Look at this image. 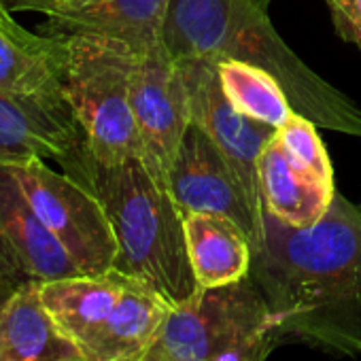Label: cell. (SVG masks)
<instances>
[{"label":"cell","mask_w":361,"mask_h":361,"mask_svg":"<svg viewBox=\"0 0 361 361\" xmlns=\"http://www.w3.org/2000/svg\"><path fill=\"white\" fill-rule=\"evenodd\" d=\"M251 279L264 293L281 340L338 357H361V213L334 196L310 228H293L264 211V236Z\"/></svg>","instance_id":"1"},{"label":"cell","mask_w":361,"mask_h":361,"mask_svg":"<svg viewBox=\"0 0 361 361\" xmlns=\"http://www.w3.org/2000/svg\"><path fill=\"white\" fill-rule=\"evenodd\" d=\"M270 0H170L161 45L178 60H236L270 73L291 109L314 126L361 138V109L319 77L279 37Z\"/></svg>","instance_id":"2"},{"label":"cell","mask_w":361,"mask_h":361,"mask_svg":"<svg viewBox=\"0 0 361 361\" xmlns=\"http://www.w3.org/2000/svg\"><path fill=\"white\" fill-rule=\"evenodd\" d=\"M58 164L102 204L117 243L113 270L147 283L170 306L183 304L200 291L183 215L140 157L102 161L81 142Z\"/></svg>","instance_id":"3"},{"label":"cell","mask_w":361,"mask_h":361,"mask_svg":"<svg viewBox=\"0 0 361 361\" xmlns=\"http://www.w3.org/2000/svg\"><path fill=\"white\" fill-rule=\"evenodd\" d=\"M41 298L85 361L142 359L172 308L147 283L117 270L41 283Z\"/></svg>","instance_id":"4"},{"label":"cell","mask_w":361,"mask_h":361,"mask_svg":"<svg viewBox=\"0 0 361 361\" xmlns=\"http://www.w3.org/2000/svg\"><path fill=\"white\" fill-rule=\"evenodd\" d=\"M276 319L249 276L200 289L172 306L145 357L153 361H266L281 344Z\"/></svg>","instance_id":"5"},{"label":"cell","mask_w":361,"mask_h":361,"mask_svg":"<svg viewBox=\"0 0 361 361\" xmlns=\"http://www.w3.org/2000/svg\"><path fill=\"white\" fill-rule=\"evenodd\" d=\"M56 39L60 41L64 92L83 130L87 151L102 161L140 157L130 98L136 51L98 32H71Z\"/></svg>","instance_id":"6"},{"label":"cell","mask_w":361,"mask_h":361,"mask_svg":"<svg viewBox=\"0 0 361 361\" xmlns=\"http://www.w3.org/2000/svg\"><path fill=\"white\" fill-rule=\"evenodd\" d=\"M18 183L49 232L62 243L83 274L113 270L117 243L98 198L71 174L51 170L32 157L11 164Z\"/></svg>","instance_id":"7"},{"label":"cell","mask_w":361,"mask_h":361,"mask_svg":"<svg viewBox=\"0 0 361 361\" xmlns=\"http://www.w3.org/2000/svg\"><path fill=\"white\" fill-rule=\"evenodd\" d=\"M130 98L140 138V159L149 174L168 190L172 161L192 119L183 77L161 41L136 54Z\"/></svg>","instance_id":"8"},{"label":"cell","mask_w":361,"mask_h":361,"mask_svg":"<svg viewBox=\"0 0 361 361\" xmlns=\"http://www.w3.org/2000/svg\"><path fill=\"white\" fill-rule=\"evenodd\" d=\"M190 102V119L221 151L234 176L257 213H264L259 190V157L266 142L279 132L240 111L224 94L217 64L211 60H178Z\"/></svg>","instance_id":"9"},{"label":"cell","mask_w":361,"mask_h":361,"mask_svg":"<svg viewBox=\"0 0 361 361\" xmlns=\"http://www.w3.org/2000/svg\"><path fill=\"white\" fill-rule=\"evenodd\" d=\"M168 192L183 217L190 213L219 215L247 232L253 251L262 243L264 213L251 207L230 164L196 123H190L178 145Z\"/></svg>","instance_id":"10"},{"label":"cell","mask_w":361,"mask_h":361,"mask_svg":"<svg viewBox=\"0 0 361 361\" xmlns=\"http://www.w3.org/2000/svg\"><path fill=\"white\" fill-rule=\"evenodd\" d=\"M83 274L28 204L11 161H0V281L13 287Z\"/></svg>","instance_id":"11"},{"label":"cell","mask_w":361,"mask_h":361,"mask_svg":"<svg viewBox=\"0 0 361 361\" xmlns=\"http://www.w3.org/2000/svg\"><path fill=\"white\" fill-rule=\"evenodd\" d=\"M83 142L73 106L18 98L0 90V161L60 159Z\"/></svg>","instance_id":"12"},{"label":"cell","mask_w":361,"mask_h":361,"mask_svg":"<svg viewBox=\"0 0 361 361\" xmlns=\"http://www.w3.org/2000/svg\"><path fill=\"white\" fill-rule=\"evenodd\" d=\"M0 90L28 100L71 106L60 75V41L22 28L0 13Z\"/></svg>","instance_id":"13"},{"label":"cell","mask_w":361,"mask_h":361,"mask_svg":"<svg viewBox=\"0 0 361 361\" xmlns=\"http://www.w3.org/2000/svg\"><path fill=\"white\" fill-rule=\"evenodd\" d=\"M259 190L264 211L293 228H310L321 221L336 196L334 183L293 159L279 134L262 151Z\"/></svg>","instance_id":"14"},{"label":"cell","mask_w":361,"mask_h":361,"mask_svg":"<svg viewBox=\"0 0 361 361\" xmlns=\"http://www.w3.org/2000/svg\"><path fill=\"white\" fill-rule=\"evenodd\" d=\"M0 361H85L41 298V283L13 291L0 310Z\"/></svg>","instance_id":"15"},{"label":"cell","mask_w":361,"mask_h":361,"mask_svg":"<svg viewBox=\"0 0 361 361\" xmlns=\"http://www.w3.org/2000/svg\"><path fill=\"white\" fill-rule=\"evenodd\" d=\"M170 0H92L79 9L49 16L43 35L98 32L128 43L136 54L161 41V28Z\"/></svg>","instance_id":"16"},{"label":"cell","mask_w":361,"mask_h":361,"mask_svg":"<svg viewBox=\"0 0 361 361\" xmlns=\"http://www.w3.org/2000/svg\"><path fill=\"white\" fill-rule=\"evenodd\" d=\"M183 221L190 262L200 289L224 287L249 276L253 245L240 226L211 213H190Z\"/></svg>","instance_id":"17"},{"label":"cell","mask_w":361,"mask_h":361,"mask_svg":"<svg viewBox=\"0 0 361 361\" xmlns=\"http://www.w3.org/2000/svg\"><path fill=\"white\" fill-rule=\"evenodd\" d=\"M215 64L224 94L243 115L279 130L295 113L285 90L270 73L236 60Z\"/></svg>","instance_id":"18"},{"label":"cell","mask_w":361,"mask_h":361,"mask_svg":"<svg viewBox=\"0 0 361 361\" xmlns=\"http://www.w3.org/2000/svg\"><path fill=\"white\" fill-rule=\"evenodd\" d=\"M276 134L293 159H298L302 166L312 170L327 183H334V168L327 149L317 132V126L310 119H306L300 113H293L289 121L283 128H279Z\"/></svg>","instance_id":"19"},{"label":"cell","mask_w":361,"mask_h":361,"mask_svg":"<svg viewBox=\"0 0 361 361\" xmlns=\"http://www.w3.org/2000/svg\"><path fill=\"white\" fill-rule=\"evenodd\" d=\"M338 35L361 49V0H327Z\"/></svg>","instance_id":"20"},{"label":"cell","mask_w":361,"mask_h":361,"mask_svg":"<svg viewBox=\"0 0 361 361\" xmlns=\"http://www.w3.org/2000/svg\"><path fill=\"white\" fill-rule=\"evenodd\" d=\"M64 3L66 0H0V5L9 13L11 11H39V13H45L47 18L58 13L64 7Z\"/></svg>","instance_id":"21"},{"label":"cell","mask_w":361,"mask_h":361,"mask_svg":"<svg viewBox=\"0 0 361 361\" xmlns=\"http://www.w3.org/2000/svg\"><path fill=\"white\" fill-rule=\"evenodd\" d=\"M16 289H18V287L9 285V283H5V281H0V310H3V306L7 304V300L13 295Z\"/></svg>","instance_id":"22"},{"label":"cell","mask_w":361,"mask_h":361,"mask_svg":"<svg viewBox=\"0 0 361 361\" xmlns=\"http://www.w3.org/2000/svg\"><path fill=\"white\" fill-rule=\"evenodd\" d=\"M87 3H92V0H66L64 7H62L60 11H64V9H79V7H83V5H87Z\"/></svg>","instance_id":"23"},{"label":"cell","mask_w":361,"mask_h":361,"mask_svg":"<svg viewBox=\"0 0 361 361\" xmlns=\"http://www.w3.org/2000/svg\"><path fill=\"white\" fill-rule=\"evenodd\" d=\"M0 13H9V11H7V9H5L3 5H0Z\"/></svg>","instance_id":"24"},{"label":"cell","mask_w":361,"mask_h":361,"mask_svg":"<svg viewBox=\"0 0 361 361\" xmlns=\"http://www.w3.org/2000/svg\"><path fill=\"white\" fill-rule=\"evenodd\" d=\"M138 361H153V359H149V357H142V359H138Z\"/></svg>","instance_id":"25"},{"label":"cell","mask_w":361,"mask_h":361,"mask_svg":"<svg viewBox=\"0 0 361 361\" xmlns=\"http://www.w3.org/2000/svg\"><path fill=\"white\" fill-rule=\"evenodd\" d=\"M359 213H361V204H359Z\"/></svg>","instance_id":"26"}]
</instances>
